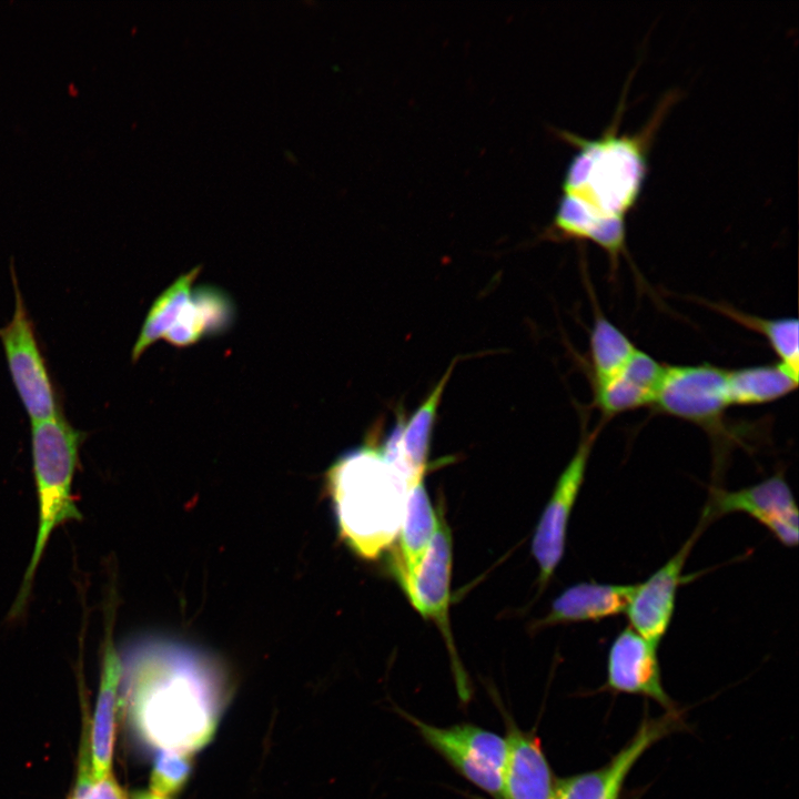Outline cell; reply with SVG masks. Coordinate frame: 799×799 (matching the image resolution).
<instances>
[{
	"label": "cell",
	"instance_id": "obj_21",
	"mask_svg": "<svg viewBox=\"0 0 799 799\" xmlns=\"http://www.w3.org/2000/svg\"><path fill=\"white\" fill-rule=\"evenodd\" d=\"M200 270L198 266L182 274L153 301L132 348L133 362L156 341L164 338L173 326L191 296L192 284Z\"/></svg>",
	"mask_w": 799,
	"mask_h": 799
},
{
	"label": "cell",
	"instance_id": "obj_3",
	"mask_svg": "<svg viewBox=\"0 0 799 799\" xmlns=\"http://www.w3.org/2000/svg\"><path fill=\"white\" fill-rule=\"evenodd\" d=\"M340 534L364 559H375L397 537L409 482L373 442L354 448L327 472Z\"/></svg>",
	"mask_w": 799,
	"mask_h": 799
},
{
	"label": "cell",
	"instance_id": "obj_12",
	"mask_svg": "<svg viewBox=\"0 0 799 799\" xmlns=\"http://www.w3.org/2000/svg\"><path fill=\"white\" fill-rule=\"evenodd\" d=\"M452 560V535L441 506L435 534L405 594L415 609L423 617L433 619L442 630L454 656L456 678L464 696L467 694L466 684L457 663L448 621Z\"/></svg>",
	"mask_w": 799,
	"mask_h": 799
},
{
	"label": "cell",
	"instance_id": "obj_24",
	"mask_svg": "<svg viewBox=\"0 0 799 799\" xmlns=\"http://www.w3.org/2000/svg\"><path fill=\"white\" fill-rule=\"evenodd\" d=\"M191 755L160 749L151 772L150 791L169 798L180 791L191 773Z\"/></svg>",
	"mask_w": 799,
	"mask_h": 799
},
{
	"label": "cell",
	"instance_id": "obj_8",
	"mask_svg": "<svg viewBox=\"0 0 799 799\" xmlns=\"http://www.w3.org/2000/svg\"><path fill=\"white\" fill-rule=\"evenodd\" d=\"M734 513L746 514L766 527L786 547L798 544V508L782 472L754 485L728 490L712 486L701 519L707 525Z\"/></svg>",
	"mask_w": 799,
	"mask_h": 799
},
{
	"label": "cell",
	"instance_id": "obj_17",
	"mask_svg": "<svg viewBox=\"0 0 799 799\" xmlns=\"http://www.w3.org/2000/svg\"><path fill=\"white\" fill-rule=\"evenodd\" d=\"M506 742L503 799H553L556 781L539 740L512 726Z\"/></svg>",
	"mask_w": 799,
	"mask_h": 799
},
{
	"label": "cell",
	"instance_id": "obj_15",
	"mask_svg": "<svg viewBox=\"0 0 799 799\" xmlns=\"http://www.w3.org/2000/svg\"><path fill=\"white\" fill-rule=\"evenodd\" d=\"M665 370L666 365L637 348L619 373L593 384L594 404L600 411L603 421L628 411L653 406Z\"/></svg>",
	"mask_w": 799,
	"mask_h": 799
},
{
	"label": "cell",
	"instance_id": "obj_25",
	"mask_svg": "<svg viewBox=\"0 0 799 799\" xmlns=\"http://www.w3.org/2000/svg\"><path fill=\"white\" fill-rule=\"evenodd\" d=\"M191 297L201 313L205 335H218L230 328L234 309L231 299L215 286H199Z\"/></svg>",
	"mask_w": 799,
	"mask_h": 799
},
{
	"label": "cell",
	"instance_id": "obj_26",
	"mask_svg": "<svg viewBox=\"0 0 799 799\" xmlns=\"http://www.w3.org/2000/svg\"><path fill=\"white\" fill-rule=\"evenodd\" d=\"M204 335V321L190 296L175 323L165 334L164 340L173 346L186 347L198 343Z\"/></svg>",
	"mask_w": 799,
	"mask_h": 799
},
{
	"label": "cell",
	"instance_id": "obj_6",
	"mask_svg": "<svg viewBox=\"0 0 799 799\" xmlns=\"http://www.w3.org/2000/svg\"><path fill=\"white\" fill-rule=\"evenodd\" d=\"M11 279L14 290L13 314L0 327V342L9 374L30 421L51 418L62 414L60 400L13 269Z\"/></svg>",
	"mask_w": 799,
	"mask_h": 799
},
{
	"label": "cell",
	"instance_id": "obj_1",
	"mask_svg": "<svg viewBox=\"0 0 799 799\" xmlns=\"http://www.w3.org/2000/svg\"><path fill=\"white\" fill-rule=\"evenodd\" d=\"M121 661L130 719L145 742L189 754L210 742L224 704L212 660L180 643L146 638L133 643Z\"/></svg>",
	"mask_w": 799,
	"mask_h": 799
},
{
	"label": "cell",
	"instance_id": "obj_7",
	"mask_svg": "<svg viewBox=\"0 0 799 799\" xmlns=\"http://www.w3.org/2000/svg\"><path fill=\"white\" fill-rule=\"evenodd\" d=\"M422 738L461 775L494 799H503L506 738L471 724L436 727L401 711Z\"/></svg>",
	"mask_w": 799,
	"mask_h": 799
},
{
	"label": "cell",
	"instance_id": "obj_5",
	"mask_svg": "<svg viewBox=\"0 0 799 799\" xmlns=\"http://www.w3.org/2000/svg\"><path fill=\"white\" fill-rule=\"evenodd\" d=\"M730 406L727 370L712 364L666 365L653 407L664 414L690 422L711 437L719 477L728 448L737 435L724 424Z\"/></svg>",
	"mask_w": 799,
	"mask_h": 799
},
{
	"label": "cell",
	"instance_id": "obj_10",
	"mask_svg": "<svg viewBox=\"0 0 799 799\" xmlns=\"http://www.w3.org/2000/svg\"><path fill=\"white\" fill-rule=\"evenodd\" d=\"M708 525L700 519L681 547L646 580L636 584L626 609L629 627L659 646L672 621L678 589L690 577L684 575L694 545Z\"/></svg>",
	"mask_w": 799,
	"mask_h": 799
},
{
	"label": "cell",
	"instance_id": "obj_11",
	"mask_svg": "<svg viewBox=\"0 0 799 799\" xmlns=\"http://www.w3.org/2000/svg\"><path fill=\"white\" fill-rule=\"evenodd\" d=\"M680 726L677 710L645 719L630 741L599 769L556 781L553 799H618L630 770L657 741Z\"/></svg>",
	"mask_w": 799,
	"mask_h": 799
},
{
	"label": "cell",
	"instance_id": "obj_2",
	"mask_svg": "<svg viewBox=\"0 0 799 799\" xmlns=\"http://www.w3.org/2000/svg\"><path fill=\"white\" fill-rule=\"evenodd\" d=\"M671 100L664 99L649 122L634 133L617 131L623 104L597 138L563 133L576 152L565 171L552 224L556 236L591 241L611 259L625 251V216L639 198L647 175L648 144Z\"/></svg>",
	"mask_w": 799,
	"mask_h": 799
},
{
	"label": "cell",
	"instance_id": "obj_20",
	"mask_svg": "<svg viewBox=\"0 0 799 799\" xmlns=\"http://www.w3.org/2000/svg\"><path fill=\"white\" fill-rule=\"evenodd\" d=\"M452 370L453 365L447 368L425 401L404 423L401 445L412 483L425 476L436 412Z\"/></svg>",
	"mask_w": 799,
	"mask_h": 799
},
{
	"label": "cell",
	"instance_id": "obj_22",
	"mask_svg": "<svg viewBox=\"0 0 799 799\" xmlns=\"http://www.w3.org/2000/svg\"><path fill=\"white\" fill-rule=\"evenodd\" d=\"M589 335V364L593 384L604 382L627 364L637 347L629 337L596 307Z\"/></svg>",
	"mask_w": 799,
	"mask_h": 799
},
{
	"label": "cell",
	"instance_id": "obj_16",
	"mask_svg": "<svg viewBox=\"0 0 799 799\" xmlns=\"http://www.w3.org/2000/svg\"><path fill=\"white\" fill-rule=\"evenodd\" d=\"M636 584L581 581L567 587L552 603L537 628L573 623H596L626 613Z\"/></svg>",
	"mask_w": 799,
	"mask_h": 799
},
{
	"label": "cell",
	"instance_id": "obj_13",
	"mask_svg": "<svg viewBox=\"0 0 799 799\" xmlns=\"http://www.w3.org/2000/svg\"><path fill=\"white\" fill-rule=\"evenodd\" d=\"M657 650L658 646L629 626L623 628L608 650L605 688L640 695L655 700L667 711L676 710L663 686Z\"/></svg>",
	"mask_w": 799,
	"mask_h": 799
},
{
	"label": "cell",
	"instance_id": "obj_9",
	"mask_svg": "<svg viewBox=\"0 0 799 799\" xmlns=\"http://www.w3.org/2000/svg\"><path fill=\"white\" fill-rule=\"evenodd\" d=\"M603 426L601 423L581 436L535 528L532 553L539 568L540 588L546 587L564 556L570 515L585 481L591 449Z\"/></svg>",
	"mask_w": 799,
	"mask_h": 799
},
{
	"label": "cell",
	"instance_id": "obj_14",
	"mask_svg": "<svg viewBox=\"0 0 799 799\" xmlns=\"http://www.w3.org/2000/svg\"><path fill=\"white\" fill-rule=\"evenodd\" d=\"M103 643L100 688L90 731L93 780L112 773L115 736V707L118 688L122 678V661L113 639V610L108 611Z\"/></svg>",
	"mask_w": 799,
	"mask_h": 799
},
{
	"label": "cell",
	"instance_id": "obj_18",
	"mask_svg": "<svg viewBox=\"0 0 799 799\" xmlns=\"http://www.w3.org/2000/svg\"><path fill=\"white\" fill-rule=\"evenodd\" d=\"M437 526V515L425 488L424 478L408 487L405 513L398 532L395 575L405 591L423 560Z\"/></svg>",
	"mask_w": 799,
	"mask_h": 799
},
{
	"label": "cell",
	"instance_id": "obj_4",
	"mask_svg": "<svg viewBox=\"0 0 799 799\" xmlns=\"http://www.w3.org/2000/svg\"><path fill=\"white\" fill-rule=\"evenodd\" d=\"M84 438L85 433L72 426L63 414L31 422L38 528L21 587L10 610L11 618H18L26 609L34 576L53 532L69 522L82 518L73 496V481Z\"/></svg>",
	"mask_w": 799,
	"mask_h": 799
},
{
	"label": "cell",
	"instance_id": "obj_23",
	"mask_svg": "<svg viewBox=\"0 0 799 799\" xmlns=\"http://www.w3.org/2000/svg\"><path fill=\"white\" fill-rule=\"evenodd\" d=\"M709 307H712L746 328L762 335L778 356V363L798 377L799 345L797 318H763L745 313L727 304L709 303Z\"/></svg>",
	"mask_w": 799,
	"mask_h": 799
},
{
	"label": "cell",
	"instance_id": "obj_19",
	"mask_svg": "<svg viewBox=\"0 0 799 799\" xmlns=\"http://www.w3.org/2000/svg\"><path fill=\"white\" fill-rule=\"evenodd\" d=\"M730 406L775 402L793 392L798 377L781 364H762L727 370Z\"/></svg>",
	"mask_w": 799,
	"mask_h": 799
},
{
	"label": "cell",
	"instance_id": "obj_28",
	"mask_svg": "<svg viewBox=\"0 0 799 799\" xmlns=\"http://www.w3.org/2000/svg\"><path fill=\"white\" fill-rule=\"evenodd\" d=\"M131 799H171V798L156 795L149 790V791L136 792L132 796Z\"/></svg>",
	"mask_w": 799,
	"mask_h": 799
},
{
	"label": "cell",
	"instance_id": "obj_27",
	"mask_svg": "<svg viewBox=\"0 0 799 799\" xmlns=\"http://www.w3.org/2000/svg\"><path fill=\"white\" fill-rule=\"evenodd\" d=\"M73 799V798H71ZM78 799H128L123 789L120 787L113 775L110 773L104 778L93 782L91 789L84 796Z\"/></svg>",
	"mask_w": 799,
	"mask_h": 799
}]
</instances>
